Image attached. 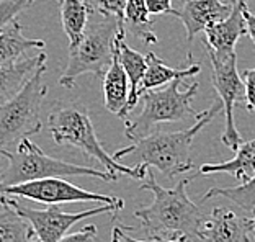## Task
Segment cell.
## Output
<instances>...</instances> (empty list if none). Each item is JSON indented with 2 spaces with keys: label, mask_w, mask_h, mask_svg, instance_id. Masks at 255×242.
Instances as JSON below:
<instances>
[{
  "label": "cell",
  "mask_w": 255,
  "mask_h": 242,
  "mask_svg": "<svg viewBox=\"0 0 255 242\" xmlns=\"http://www.w3.org/2000/svg\"><path fill=\"white\" fill-rule=\"evenodd\" d=\"M195 177L180 180L173 188H164L147 169L139 188L152 193L154 200L146 208L137 210L134 216L141 220L142 228L150 236L183 241L200 239V226L205 220V213L187 195V185Z\"/></svg>",
  "instance_id": "obj_1"
},
{
  "label": "cell",
  "mask_w": 255,
  "mask_h": 242,
  "mask_svg": "<svg viewBox=\"0 0 255 242\" xmlns=\"http://www.w3.org/2000/svg\"><path fill=\"white\" fill-rule=\"evenodd\" d=\"M221 108V103L214 102L211 108L196 115L195 124H191L190 128L173 132H149L147 136L136 139L131 146H126L117 151L113 154V157L117 160L125 157L131 159L134 165H144L149 167V169L154 167L169 178L187 174L193 169L190 154L195 136L216 117V113H219Z\"/></svg>",
  "instance_id": "obj_2"
},
{
  "label": "cell",
  "mask_w": 255,
  "mask_h": 242,
  "mask_svg": "<svg viewBox=\"0 0 255 242\" xmlns=\"http://www.w3.org/2000/svg\"><path fill=\"white\" fill-rule=\"evenodd\" d=\"M123 28L118 18L92 8L82 38L77 44L69 46V61L59 77V85L72 89L82 74H94L102 79L113 61L115 39Z\"/></svg>",
  "instance_id": "obj_3"
},
{
  "label": "cell",
  "mask_w": 255,
  "mask_h": 242,
  "mask_svg": "<svg viewBox=\"0 0 255 242\" xmlns=\"http://www.w3.org/2000/svg\"><path fill=\"white\" fill-rule=\"evenodd\" d=\"M48 126L56 144H61V146L62 144H71V146L80 149L85 155L98 160L110 174L113 175L123 174L131 178H136V180H142L147 174L149 167L144 165L128 167L105 151L103 144L98 141L94 124H92L90 115L84 105L69 103V105L57 107L49 115Z\"/></svg>",
  "instance_id": "obj_4"
},
{
  "label": "cell",
  "mask_w": 255,
  "mask_h": 242,
  "mask_svg": "<svg viewBox=\"0 0 255 242\" xmlns=\"http://www.w3.org/2000/svg\"><path fill=\"white\" fill-rule=\"evenodd\" d=\"M2 155L8 160V165L0 172V190L3 187L16 185V183L49 177H95L107 182L118 180V175L110 174L108 170H98L49 157L28 137H23L16 144L15 152L3 151Z\"/></svg>",
  "instance_id": "obj_5"
},
{
  "label": "cell",
  "mask_w": 255,
  "mask_h": 242,
  "mask_svg": "<svg viewBox=\"0 0 255 242\" xmlns=\"http://www.w3.org/2000/svg\"><path fill=\"white\" fill-rule=\"evenodd\" d=\"M182 82L183 79H175L169 85L142 92V110L139 117L132 121L125 120V136L128 139H141L159 124L178 123L187 117H196L191 102L198 92V82L188 85L187 90H180Z\"/></svg>",
  "instance_id": "obj_6"
},
{
  "label": "cell",
  "mask_w": 255,
  "mask_h": 242,
  "mask_svg": "<svg viewBox=\"0 0 255 242\" xmlns=\"http://www.w3.org/2000/svg\"><path fill=\"white\" fill-rule=\"evenodd\" d=\"M46 64L30 77V80L0 105V154L10 151L23 137L41 131V105L48 87L43 82Z\"/></svg>",
  "instance_id": "obj_7"
},
{
  "label": "cell",
  "mask_w": 255,
  "mask_h": 242,
  "mask_svg": "<svg viewBox=\"0 0 255 242\" xmlns=\"http://www.w3.org/2000/svg\"><path fill=\"white\" fill-rule=\"evenodd\" d=\"M206 53L211 61L213 87L216 90L224 112V131L221 142L236 152L244 142L234 123V107L244 105V80L237 71V54L233 53L229 56H218L210 51Z\"/></svg>",
  "instance_id": "obj_8"
},
{
  "label": "cell",
  "mask_w": 255,
  "mask_h": 242,
  "mask_svg": "<svg viewBox=\"0 0 255 242\" xmlns=\"http://www.w3.org/2000/svg\"><path fill=\"white\" fill-rule=\"evenodd\" d=\"M5 203L30 221L38 242H57L64 234H67V231L75 223L97 215H103V213H117L120 210H123L125 206L120 203H110V205H100L94 210H87L80 213H66L57 205H49V208L46 210L30 208V206H25L13 197H8V195H5Z\"/></svg>",
  "instance_id": "obj_9"
},
{
  "label": "cell",
  "mask_w": 255,
  "mask_h": 242,
  "mask_svg": "<svg viewBox=\"0 0 255 242\" xmlns=\"http://www.w3.org/2000/svg\"><path fill=\"white\" fill-rule=\"evenodd\" d=\"M3 195L16 198H26L46 205H62V203H120L125 205V201L117 197H108L75 187L62 177H49L31 180L25 183H16V185L3 187Z\"/></svg>",
  "instance_id": "obj_10"
},
{
  "label": "cell",
  "mask_w": 255,
  "mask_h": 242,
  "mask_svg": "<svg viewBox=\"0 0 255 242\" xmlns=\"http://www.w3.org/2000/svg\"><path fill=\"white\" fill-rule=\"evenodd\" d=\"M249 220L233 208L221 206L205 215L200 226L201 242H251Z\"/></svg>",
  "instance_id": "obj_11"
},
{
  "label": "cell",
  "mask_w": 255,
  "mask_h": 242,
  "mask_svg": "<svg viewBox=\"0 0 255 242\" xmlns=\"http://www.w3.org/2000/svg\"><path fill=\"white\" fill-rule=\"evenodd\" d=\"M246 3L247 0H233L231 13L205 31L203 46L206 51L218 56H229L236 53L237 41L247 34V25L244 11H242Z\"/></svg>",
  "instance_id": "obj_12"
},
{
  "label": "cell",
  "mask_w": 255,
  "mask_h": 242,
  "mask_svg": "<svg viewBox=\"0 0 255 242\" xmlns=\"http://www.w3.org/2000/svg\"><path fill=\"white\" fill-rule=\"evenodd\" d=\"M231 10L233 2L224 0H185L180 10H173L170 15H175L183 23L187 39L193 41L196 34L205 33L214 23L226 18Z\"/></svg>",
  "instance_id": "obj_13"
},
{
  "label": "cell",
  "mask_w": 255,
  "mask_h": 242,
  "mask_svg": "<svg viewBox=\"0 0 255 242\" xmlns=\"http://www.w3.org/2000/svg\"><path fill=\"white\" fill-rule=\"evenodd\" d=\"M125 30V28H123ZM121 31V30H120ZM118 31V34H120ZM118 34L115 39V53L113 61L107 72L103 74V99H105V108L117 117H123V112L128 103V95H129V80L125 72V67L120 61L118 53Z\"/></svg>",
  "instance_id": "obj_14"
},
{
  "label": "cell",
  "mask_w": 255,
  "mask_h": 242,
  "mask_svg": "<svg viewBox=\"0 0 255 242\" xmlns=\"http://www.w3.org/2000/svg\"><path fill=\"white\" fill-rule=\"evenodd\" d=\"M118 53L128 80H129V95H128V103L123 117H121V120H128V115L134 110V107H137V102L141 100V84L144 80V74H146L147 62L146 56H142L139 51L128 46L126 30H121L118 34Z\"/></svg>",
  "instance_id": "obj_15"
},
{
  "label": "cell",
  "mask_w": 255,
  "mask_h": 242,
  "mask_svg": "<svg viewBox=\"0 0 255 242\" xmlns=\"http://www.w3.org/2000/svg\"><path fill=\"white\" fill-rule=\"evenodd\" d=\"M46 64V54H31L18 62L0 66V105L10 100L39 67Z\"/></svg>",
  "instance_id": "obj_16"
},
{
  "label": "cell",
  "mask_w": 255,
  "mask_h": 242,
  "mask_svg": "<svg viewBox=\"0 0 255 242\" xmlns=\"http://www.w3.org/2000/svg\"><path fill=\"white\" fill-rule=\"evenodd\" d=\"M44 46L43 39L26 38L18 20L11 21L3 31H0V66L18 62L23 57L31 56L33 51L44 49Z\"/></svg>",
  "instance_id": "obj_17"
},
{
  "label": "cell",
  "mask_w": 255,
  "mask_h": 242,
  "mask_svg": "<svg viewBox=\"0 0 255 242\" xmlns=\"http://www.w3.org/2000/svg\"><path fill=\"white\" fill-rule=\"evenodd\" d=\"M188 61H190V64L187 67L175 69V67L167 66L157 54L147 53V56H146L147 69H146L144 80L141 84V94L146 90L159 89L162 85L170 84L172 80H175V79H188V77L196 76V74H200L201 67L198 62H193V59H191V53H188Z\"/></svg>",
  "instance_id": "obj_18"
},
{
  "label": "cell",
  "mask_w": 255,
  "mask_h": 242,
  "mask_svg": "<svg viewBox=\"0 0 255 242\" xmlns=\"http://www.w3.org/2000/svg\"><path fill=\"white\" fill-rule=\"evenodd\" d=\"M228 174L237 180L247 182L255 175V141L242 142L236 151L234 157L219 164H205L200 167L198 175Z\"/></svg>",
  "instance_id": "obj_19"
},
{
  "label": "cell",
  "mask_w": 255,
  "mask_h": 242,
  "mask_svg": "<svg viewBox=\"0 0 255 242\" xmlns=\"http://www.w3.org/2000/svg\"><path fill=\"white\" fill-rule=\"evenodd\" d=\"M61 7V23L69 38V46H74L82 38L89 21L90 7L84 0H57Z\"/></svg>",
  "instance_id": "obj_20"
},
{
  "label": "cell",
  "mask_w": 255,
  "mask_h": 242,
  "mask_svg": "<svg viewBox=\"0 0 255 242\" xmlns=\"http://www.w3.org/2000/svg\"><path fill=\"white\" fill-rule=\"evenodd\" d=\"M125 30L131 31L144 43H157V36L152 30V20L146 0H126L125 8Z\"/></svg>",
  "instance_id": "obj_21"
},
{
  "label": "cell",
  "mask_w": 255,
  "mask_h": 242,
  "mask_svg": "<svg viewBox=\"0 0 255 242\" xmlns=\"http://www.w3.org/2000/svg\"><path fill=\"white\" fill-rule=\"evenodd\" d=\"M30 221L11 206L0 210V242H38Z\"/></svg>",
  "instance_id": "obj_22"
},
{
  "label": "cell",
  "mask_w": 255,
  "mask_h": 242,
  "mask_svg": "<svg viewBox=\"0 0 255 242\" xmlns=\"http://www.w3.org/2000/svg\"><path fill=\"white\" fill-rule=\"evenodd\" d=\"M214 197H223L226 200L233 201L236 206H239L241 210L251 213L255 208V175L249 178L242 185H237L233 188H219L213 187L203 195L201 201H206Z\"/></svg>",
  "instance_id": "obj_23"
},
{
  "label": "cell",
  "mask_w": 255,
  "mask_h": 242,
  "mask_svg": "<svg viewBox=\"0 0 255 242\" xmlns=\"http://www.w3.org/2000/svg\"><path fill=\"white\" fill-rule=\"evenodd\" d=\"M34 0H0V31H3L16 16L31 7Z\"/></svg>",
  "instance_id": "obj_24"
},
{
  "label": "cell",
  "mask_w": 255,
  "mask_h": 242,
  "mask_svg": "<svg viewBox=\"0 0 255 242\" xmlns=\"http://www.w3.org/2000/svg\"><path fill=\"white\" fill-rule=\"evenodd\" d=\"M92 8L100 11L103 15L115 16V18H118L125 25L126 0H92Z\"/></svg>",
  "instance_id": "obj_25"
},
{
  "label": "cell",
  "mask_w": 255,
  "mask_h": 242,
  "mask_svg": "<svg viewBox=\"0 0 255 242\" xmlns=\"http://www.w3.org/2000/svg\"><path fill=\"white\" fill-rule=\"evenodd\" d=\"M244 80V108L249 112H255V67L246 69L242 72Z\"/></svg>",
  "instance_id": "obj_26"
},
{
  "label": "cell",
  "mask_w": 255,
  "mask_h": 242,
  "mask_svg": "<svg viewBox=\"0 0 255 242\" xmlns=\"http://www.w3.org/2000/svg\"><path fill=\"white\" fill-rule=\"evenodd\" d=\"M97 236V226L95 224H89V226L82 228L80 231L74 234H64L57 242H94Z\"/></svg>",
  "instance_id": "obj_27"
},
{
  "label": "cell",
  "mask_w": 255,
  "mask_h": 242,
  "mask_svg": "<svg viewBox=\"0 0 255 242\" xmlns=\"http://www.w3.org/2000/svg\"><path fill=\"white\" fill-rule=\"evenodd\" d=\"M147 8L150 15H170L172 8V0H146Z\"/></svg>",
  "instance_id": "obj_28"
},
{
  "label": "cell",
  "mask_w": 255,
  "mask_h": 242,
  "mask_svg": "<svg viewBox=\"0 0 255 242\" xmlns=\"http://www.w3.org/2000/svg\"><path fill=\"white\" fill-rule=\"evenodd\" d=\"M244 18H246V25H247V36L255 43V15L249 10L247 3L244 5Z\"/></svg>",
  "instance_id": "obj_29"
},
{
  "label": "cell",
  "mask_w": 255,
  "mask_h": 242,
  "mask_svg": "<svg viewBox=\"0 0 255 242\" xmlns=\"http://www.w3.org/2000/svg\"><path fill=\"white\" fill-rule=\"evenodd\" d=\"M112 242H136L134 238H129L123 228H118L115 226L113 228V233H112Z\"/></svg>",
  "instance_id": "obj_30"
},
{
  "label": "cell",
  "mask_w": 255,
  "mask_h": 242,
  "mask_svg": "<svg viewBox=\"0 0 255 242\" xmlns=\"http://www.w3.org/2000/svg\"><path fill=\"white\" fill-rule=\"evenodd\" d=\"M136 242H190L183 239H165V238H157V236H150L149 239H134Z\"/></svg>",
  "instance_id": "obj_31"
},
{
  "label": "cell",
  "mask_w": 255,
  "mask_h": 242,
  "mask_svg": "<svg viewBox=\"0 0 255 242\" xmlns=\"http://www.w3.org/2000/svg\"><path fill=\"white\" fill-rule=\"evenodd\" d=\"M247 220H249V228H251V233L255 238V208L251 211V216H249Z\"/></svg>",
  "instance_id": "obj_32"
},
{
  "label": "cell",
  "mask_w": 255,
  "mask_h": 242,
  "mask_svg": "<svg viewBox=\"0 0 255 242\" xmlns=\"http://www.w3.org/2000/svg\"><path fill=\"white\" fill-rule=\"evenodd\" d=\"M0 157H2V154H0ZM0 165H2V159H0ZM5 206H7V203H5V195L0 190V210H3Z\"/></svg>",
  "instance_id": "obj_33"
},
{
  "label": "cell",
  "mask_w": 255,
  "mask_h": 242,
  "mask_svg": "<svg viewBox=\"0 0 255 242\" xmlns=\"http://www.w3.org/2000/svg\"><path fill=\"white\" fill-rule=\"evenodd\" d=\"M84 2L87 3V5H89V7L92 8V0H84Z\"/></svg>",
  "instance_id": "obj_34"
}]
</instances>
